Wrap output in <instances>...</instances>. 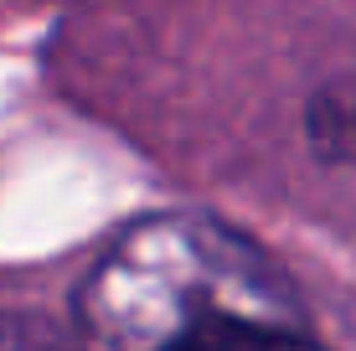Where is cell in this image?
Wrapping results in <instances>:
<instances>
[{"mask_svg":"<svg viewBox=\"0 0 356 351\" xmlns=\"http://www.w3.org/2000/svg\"><path fill=\"white\" fill-rule=\"evenodd\" d=\"M0 351H83V346L78 336L57 331L36 316H0Z\"/></svg>","mask_w":356,"mask_h":351,"instance_id":"obj_3","label":"cell"},{"mask_svg":"<svg viewBox=\"0 0 356 351\" xmlns=\"http://www.w3.org/2000/svg\"><path fill=\"white\" fill-rule=\"evenodd\" d=\"M305 129H310V150L321 161L351 165L356 161V83H325L310 99Z\"/></svg>","mask_w":356,"mask_h":351,"instance_id":"obj_2","label":"cell"},{"mask_svg":"<svg viewBox=\"0 0 356 351\" xmlns=\"http://www.w3.org/2000/svg\"><path fill=\"white\" fill-rule=\"evenodd\" d=\"M202 351H325L310 331L300 336H279V331H253V336H227V341H212Z\"/></svg>","mask_w":356,"mask_h":351,"instance_id":"obj_4","label":"cell"},{"mask_svg":"<svg viewBox=\"0 0 356 351\" xmlns=\"http://www.w3.org/2000/svg\"><path fill=\"white\" fill-rule=\"evenodd\" d=\"M305 331V300L248 233L207 212H155L104 248L72 300L83 351H202Z\"/></svg>","mask_w":356,"mask_h":351,"instance_id":"obj_1","label":"cell"}]
</instances>
